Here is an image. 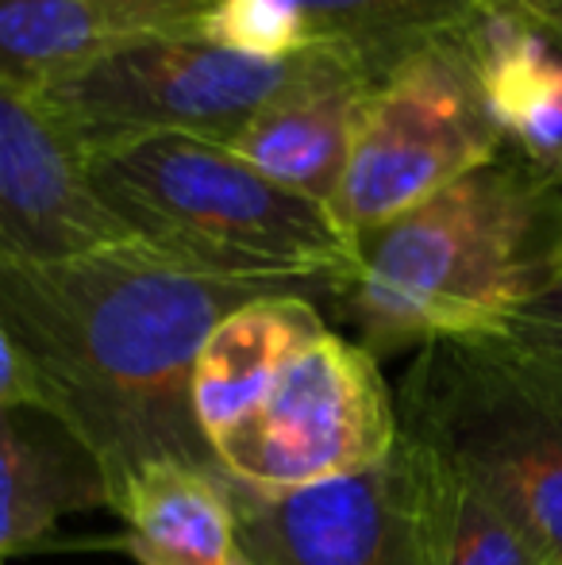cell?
I'll return each mask as SVG.
<instances>
[{
    "instance_id": "cell-2",
    "label": "cell",
    "mask_w": 562,
    "mask_h": 565,
    "mask_svg": "<svg viewBox=\"0 0 562 565\" xmlns=\"http://www.w3.org/2000/svg\"><path fill=\"white\" fill-rule=\"evenodd\" d=\"M562 274V181L501 150L359 238L336 297L354 342L382 362L435 339L505 331Z\"/></svg>"
},
{
    "instance_id": "cell-5",
    "label": "cell",
    "mask_w": 562,
    "mask_h": 565,
    "mask_svg": "<svg viewBox=\"0 0 562 565\" xmlns=\"http://www.w3.org/2000/svg\"><path fill=\"white\" fill-rule=\"evenodd\" d=\"M324 54L328 46H312L297 58L266 62L224 51L197 28L166 31L116 46L35 97L82 154L142 135H193L232 147Z\"/></svg>"
},
{
    "instance_id": "cell-12",
    "label": "cell",
    "mask_w": 562,
    "mask_h": 565,
    "mask_svg": "<svg viewBox=\"0 0 562 565\" xmlns=\"http://www.w3.org/2000/svg\"><path fill=\"white\" fill-rule=\"evenodd\" d=\"M108 504L100 461L54 412L0 408V558L31 551L66 515Z\"/></svg>"
},
{
    "instance_id": "cell-10",
    "label": "cell",
    "mask_w": 562,
    "mask_h": 565,
    "mask_svg": "<svg viewBox=\"0 0 562 565\" xmlns=\"http://www.w3.org/2000/svg\"><path fill=\"white\" fill-rule=\"evenodd\" d=\"M370 89L374 85L354 62L328 51L312 74L243 127L232 150L274 185L331 212L351 166L354 131Z\"/></svg>"
},
{
    "instance_id": "cell-15",
    "label": "cell",
    "mask_w": 562,
    "mask_h": 565,
    "mask_svg": "<svg viewBox=\"0 0 562 565\" xmlns=\"http://www.w3.org/2000/svg\"><path fill=\"white\" fill-rule=\"evenodd\" d=\"M413 492V565H555L466 469L401 431Z\"/></svg>"
},
{
    "instance_id": "cell-14",
    "label": "cell",
    "mask_w": 562,
    "mask_h": 565,
    "mask_svg": "<svg viewBox=\"0 0 562 565\" xmlns=\"http://www.w3.org/2000/svg\"><path fill=\"white\" fill-rule=\"evenodd\" d=\"M331 328L324 308L297 292L263 297L216 323L193 370V412L204 439L235 424L271 377L312 335Z\"/></svg>"
},
{
    "instance_id": "cell-6",
    "label": "cell",
    "mask_w": 562,
    "mask_h": 565,
    "mask_svg": "<svg viewBox=\"0 0 562 565\" xmlns=\"http://www.w3.org/2000/svg\"><path fill=\"white\" fill-rule=\"evenodd\" d=\"M501 150L505 135L463 28L427 43L370 89L331 216L362 238Z\"/></svg>"
},
{
    "instance_id": "cell-18",
    "label": "cell",
    "mask_w": 562,
    "mask_h": 565,
    "mask_svg": "<svg viewBox=\"0 0 562 565\" xmlns=\"http://www.w3.org/2000/svg\"><path fill=\"white\" fill-rule=\"evenodd\" d=\"M197 31L224 51L266 62L312 51V39L293 0H209Z\"/></svg>"
},
{
    "instance_id": "cell-16",
    "label": "cell",
    "mask_w": 562,
    "mask_h": 565,
    "mask_svg": "<svg viewBox=\"0 0 562 565\" xmlns=\"http://www.w3.org/2000/svg\"><path fill=\"white\" fill-rule=\"evenodd\" d=\"M124 551L139 565H247L224 469L162 461L131 484Z\"/></svg>"
},
{
    "instance_id": "cell-3",
    "label": "cell",
    "mask_w": 562,
    "mask_h": 565,
    "mask_svg": "<svg viewBox=\"0 0 562 565\" xmlns=\"http://www.w3.org/2000/svg\"><path fill=\"white\" fill-rule=\"evenodd\" d=\"M85 178L131 238L189 266L297 285L320 308L359 274V238L224 142L142 135L85 154Z\"/></svg>"
},
{
    "instance_id": "cell-13",
    "label": "cell",
    "mask_w": 562,
    "mask_h": 565,
    "mask_svg": "<svg viewBox=\"0 0 562 565\" xmlns=\"http://www.w3.org/2000/svg\"><path fill=\"white\" fill-rule=\"evenodd\" d=\"M466 35L505 150L562 181V31L489 0Z\"/></svg>"
},
{
    "instance_id": "cell-9",
    "label": "cell",
    "mask_w": 562,
    "mask_h": 565,
    "mask_svg": "<svg viewBox=\"0 0 562 565\" xmlns=\"http://www.w3.org/2000/svg\"><path fill=\"white\" fill-rule=\"evenodd\" d=\"M131 238L39 97L0 82V258L59 262Z\"/></svg>"
},
{
    "instance_id": "cell-19",
    "label": "cell",
    "mask_w": 562,
    "mask_h": 565,
    "mask_svg": "<svg viewBox=\"0 0 562 565\" xmlns=\"http://www.w3.org/2000/svg\"><path fill=\"white\" fill-rule=\"evenodd\" d=\"M505 335L528 342V347L551 350V354H562V274L548 292H540L532 305L512 316Z\"/></svg>"
},
{
    "instance_id": "cell-1",
    "label": "cell",
    "mask_w": 562,
    "mask_h": 565,
    "mask_svg": "<svg viewBox=\"0 0 562 565\" xmlns=\"http://www.w3.org/2000/svg\"><path fill=\"white\" fill-rule=\"evenodd\" d=\"M282 292L316 300L285 281L189 266L139 238L59 262L0 258V320L39 404L100 461L113 515L150 466L220 469L193 412L197 358L224 316Z\"/></svg>"
},
{
    "instance_id": "cell-8",
    "label": "cell",
    "mask_w": 562,
    "mask_h": 565,
    "mask_svg": "<svg viewBox=\"0 0 562 565\" xmlns=\"http://www.w3.org/2000/svg\"><path fill=\"white\" fill-rule=\"evenodd\" d=\"M247 565H413L405 447L359 473L263 489L224 473Z\"/></svg>"
},
{
    "instance_id": "cell-17",
    "label": "cell",
    "mask_w": 562,
    "mask_h": 565,
    "mask_svg": "<svg viewBox=\"0 0 562 565\" xmlns=\"http://www.w3.org/2000/svg\"><path fill=\"white\" fill-rule=\"evenodd\" d=\"M489 0H293L312 46L343 54L370 77L385 82L427 43L463 31Z\"/></svg>"
},
{
    "instance_id": "cell-20",
    "label": "cell",
    "mask_w": 562,
    "mask_h": 565,
    "mask_svg": "<svg viewBox=\"0 0 562 565\" xmlns=\"http://www.w3.org/2000/svg\"><path fill=\"white\" fill-rule=\"evenodd\" d=\"M8 404H39V388L28 362L20 358L12 335H8L4 320H0V408H8Z\"/></svg>"
},
{
    "instance_id": "cell-22",
    "label": "cell",
    "mask_w": 562,
    "mask_h": 565,
    "mask_svg": "<svg viewBox=\"0 0 562 565\" xmlns=\"http://www.w3.org/2000/svg\"><path fill=\"white\" fill-rule=\"evenodd\" d=\"M0 562H4V558H0Z\"/></svg>"
},
{
    "instance_id": "cell-7",
    "label": "cell",
    "mask_w": 562,
    "mask_h": 565,
    "mask_svg": "<svg viewBox=\"0 0 562 565\" xmlns=\"http://www.w3.org/2000/svg\"><path fill=\"white\" fill-rule=\"evenodd\" d=\"M397 439V393L382 362L362 342L324 328L209 447L240 481L297 489L378 466Z\"/></svg>"
},
{
    "instance_id": "cell-11",
    "label": "cell",
    "mask_w": 562,
    "mask_h": 565,
    "mask_svg": "<svg viewBox=\"0 0 562 565\" xmlns=\"http://www.w3.org/2000/svg\"><path fill=\"white\" fill-rule=\"evenodd\" d=\"M204 8L209 0H0V82L35 97L116 46L197 28Z\"/></svg>"
},
{
    "instance_id": "cell-21",
    "label": "cell",
    "mask_w": 562,
    "mask_h": 565,
    "mask_svg": "<svg viewBox=\"0 0 562 565\" xmlns=\"http://www.w3.org/2000/svg\"><path fill=\"white\" fill-rule=\"evenodd\" d=\"M505 4L520 8V12L536 15V20L548 23V28L562 31V0H505Z\"/></svg>"
},
{
    "instance_id": "cell-4",
    "label": "cell",
    "mask_w": 562,
    "mask_h": 565,
    "mask_svg": "<svg viewBox=\"0 0 562 565\" xmlns=\"http://www.w3.org/2000/svg\"><path fill=\"white\" fill-rule=\"evenodd\" d=\"M397 416L562 565V354L505 331L435 339L397 385Z\"/></svg>"
}]
</instances>
